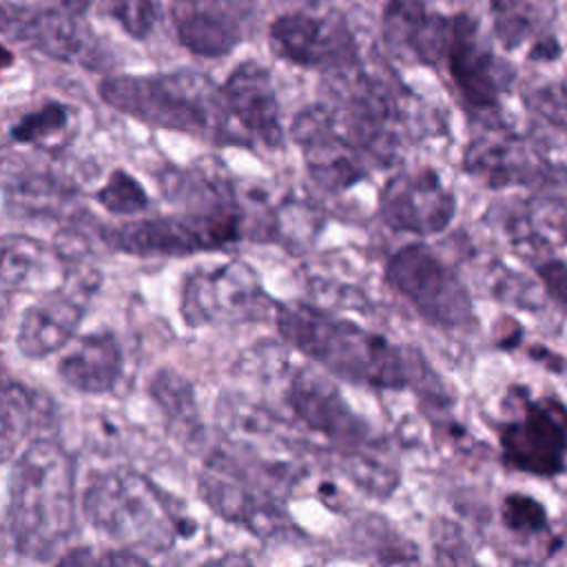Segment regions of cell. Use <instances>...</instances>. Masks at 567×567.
Here are the masks:
<instances>
[{
    "label": "cell",
    "instance_id": "obj_20",
    "mask_svg": "<svg viewBox=\"0 0 567 567\" xmlns=\"http://www.w3.org/2000/svg\"><path fill=\"white\" fill-rule=\"evenodd\" d=\"M60 377L84 394H104L115 388L122 372V350L113 334L97 332L78 339L60 359Z\"/></svg>",
    "mask_w": 567,
    "mask_h": 567
},
{
    "label": "cell",
    "instance_id": "obj_13",
    "mask_svg": "<svg viewBox=\"0 0 567 567\" xmlns=\"http://www.w3.org/2000/svg\"><path fill=\"white\" fill-rule=\"evenodd\" d=\"M0 188L24 215H62L75 199L73 184L47 159L20 151L0 153Z\"/></svg>",
    "mask_w": 567,
    "mask_h": 567
},
{
    "label": "cell",
    "instance_id": "obj_33",
    "mask_svg": "<svg viewBox=\"0 0 567 567\" xmlns=\"http://www.w3.org/2000/svg\"><path fill=\"white\" fill-rule=\"evenodd\" d=\"M11 64H13V53H11L7 47L0 44V71L7 69V66H11Z\"/></svg>",
    "mask_w": 567,
    "mask_h": 567
},
{
    "label": "cell",
    "instance_id": "obj_32",
    "mask_svg": "<svg viewBox=\"0 0 567 567\" xmlns=\"http://www.w3.org/2000/svg\"><path fill=\"white\" fill-rule=\"evenodd\" d=\"M20 22H22V13L13 11L11 4H4L0 0V31L11 35V38H18V31H20Z\"/></svg>",
    "mask_w": 567,
    "mask_h": 567
},
{
    "label": "cell",
    "instance_id": "obj_19",
    "mask_svg": "<svg viewBox=\"0 0 567 567\" xmlns=\"http://www.w3.org/2000/svg\"><path fill=\"white\" fill-rule=\"evenodd\" d=\"M66 275V259L47 244L27 235H7L0 241V286L49 292Z\"/></svg>",
    "mask_w": 567,
    "mask_h": 567
},
{
    "label": "cell",
    "instance_id": "obj_5",
    "mask_svg": "<svg viewBox=\"0 0 567 567\" xmlns=\"http://www.w3.org/2000/svg\"><path fill=\"white\" fill-rule=\"evenodd\" d=\"M385 279L434 326L461 328L472 321L467 288L458 275L423 244H410L394 252L388 261Z\"/></svg>",
    "mask_w": 567,
    "mask_h": 567
},
{
    "label": "cell",
    "instance_id": "obj_14",
    "mask_svg": "<svg viewBox=\"0 0 567 567\" xmlns=\"http://www.w3.org/2000/svg\"><path fill=\"white\" fill-rule=\"evenodd\" d=\"M228 113L239 126L268 146H279L284 140L279 102L270 73L257 62L239 64L221 89Z\"/></svg>",
    "mask_w": 567,
    "mask_h": 567
},
{
    "label": "cell",
    "instance_id": "obj_27",
    "mask_svg": "<svg viewBox=\"0 0 567 567\" xmlns=\"http://www.w3.org/2000/svg\"><path fill=\"white\" fill-rule=\"evenodd\" d=\"M97 202L115 215H133L148 206L144 188L124 171H115L109 182L97 190Z\"/></svg>",
    "mask_w": 567,
    "mask_h": 567
},
{
    "label": "cell",
    "instance_id": "obj_3",
    "mask_svg": "<svg viewBox=\"0 0 567 567\" xmlns=\"http://www.w3.org/2000/svg\"><path fill=\"white\" fill-rule=\"evenodd\" d=\"M100 95L115 111L144 124L190 133L206 140H235L221 91L193 71L159 75H115L100 84Z\"/></svg>",
    "mask_w": 567,
    "mask_h": 567
},
{
    "label": "cell",
    "instance_id": "obj_10",
    "mask_svg": "<svg viewBox=\"0 0 567 567\" xmlns=\"http://www.w3.org/2000/svg\"><path fill=\"white\" fill-rule=\"evenodd\" d=\"M292 135L301 146L310 177L323 190L339 193L363 179L370 159L334 128L321 104L297 115Z\"/></svg>",
    "mask_w": 567,
    "mask_h": 567
},
{
    "label": "cell",
    "instance_id": "obj_24",
    "mask_svg": "<svg viewBox=\"0 0 567 567\" xmlns=\"http://www.w3.org/2000/svg\"><path fill=\"white\" fill-rule=\"evenodd\" d=\"M71 128V111L64 104L51 102L29 115H24L11 131V137L16 142L35 144L42 148L53 151L58 142L69 133Z\"/></svg>",
    "mask_w": 567,
    "mask_h": 567
},
{
    "label": "cell",
    "instance_id": "obj_17",
    "mask_svg": "<svg viewBox=\"0 0 567 567\" xmlns=\"http://www.w3.org/2000/svg\"><path fill=\"white\" fill-rule=\"evenodd\" d=\"M465 168L489 186H509L545 177L543 153L509 131H487L465 151Z\"/></svg>",
    "mask_w": 567,
    "mask_h": 567
},
{
    "label": "cell",
    "instance_id": "obj_18",
    "mask_svg": "<svg viewBox=\"0 0 567 567\" xmlns=\"http://www.w3.org/2000/svg\"><path fill=\"white\" fill-rule=\"evenodd\" d=\"M84 315V297L78 288H55L22 312L18 348L29 359H44L64 348Z\"/></svg>",
    "mask_w": 567,
    "mask_h": 567
},
{
    "label": "cell",
    "instance_id": "obj_9",
    "mask_svg": "<svg viewBox=\"0 0 567 567\" xmlns=\"http://www.w3.org/2000/svg\"><path fill=\"white\" fill-rule=\"evenodd\" d=\"M456 210L452 190L445 188L436 171H405L385 182L379 195L381 219L403 233L432 235L447 228Z\"/></svg>",
    "mask_w": 567,
    "mask_h": 567
},
{
    "label": "cell",
    "instance_id": "obj_8",
    "mask_svg": "<svg viewBox=\"0 0 567 567\" xmlns=\"http://www.w3.org/2000/svg\"><path fill=\"white\" fill-rule=\"evenodd\" d=\"M264 292L255 272L239 261L195 270L182 290V315L188 326L244 321L259 312Z\"/></svg>",
    "mask_w": 567,
    "mask_h": 567
},
{
    "label": "cell",
    "instance_id": "obj_28",
    "mask_svg": "<svg viewBox=\"0 0 567 567\" xmlns=\"http://www.w3.org/2000/svg\"><path fill=\"white\" fill-rule=\"evenodd\" d=\"M501 516H503V525L512 534L538 536L547 529L545 507L527 494H507L503 498Z\"/></svg>",
    "mask_w": 567,
    "mask_h": 567
},
{
    "label": "cell",
    "instance_id": "obj_6",
    "mask_svg": "<svg viewBox=\"0 0 567 567\" xmlns=\"http://www.w3.org/2000/svg\"><path fill=\"white\" fill-rule=\"evenodd\" d=\"M241 235V215L217 213H179L168 217H153L131 221L106 233L113 248L137 257L162 255H190L197 250L221 248L237 241Z\"/></svg>",
    "mask_w": 567,
    "mask_h": 567
},
{
    "label": "cell",
    "instance_id": "obj_15",
    "mask_svg": "<svg viewBox=\"0 0 567 567\" xmlns=\"http://www.w3.org/2000/svg\"><path fill=\"white\" fill-rule=\"evenodd\" d=\"M290 403L301 421L343 447L370 445L365 423L350 410L339 390L315 374H299L290 385Z\"/></svg>",
    "mask_w": 567,
    "mask_h": 567
},
{
    "label": "cell",
    "instance_id": "obj_25",
    "mask_svg": "<svg viewBox=\"0 0 567 567\" xmlns=\"http://www.w3.org/2000/svg\"><path fill=\"white\" fill-rule=\"evenodd\" d=\"M423 0H390L383 16V33L390 47L410 55L412 40L425 20Z\"/></svg>",
    "mask_w": 567,
    "mask_h": 567
},
{
    "label": "cell",
    "instance_id": "obj_4",
    "mask_svg": "<svg viewBox=\"0 0 567 567\" xmlns=\"http://www.w3.org/2000/svg\"><path fill=\"white\" fill-rule=\"evenodd\" d=\"M84 512L100 534L126 549L166 551L193 529L171 498L131 467L97 472L84 492Z\"/></svg>",
    "mask_w": 567,
    "mask_h": 567
},
{
    "label": "cell",
    "instance_id": "obj_7",
    "mask_svg": "<svg viewBox=\"0 0 567 567\" xmlns=\"http://www.w3.org/2000/svg\"><path fill=\"white\" fill-rule=\"evenodd\" d=\"M503 461L525 474L551 478L567 461V408L554 396L523 394L518 416L501 430Z\"/></svg>",
    "mask_w": 567,
    "mask_h": 567
},
{
    "label": "cell",
    "instance_id": "obj_23",
    "mask_svg": "<svg viewBox=\"0 0 567 567\" xmlns=\"http://www.w3.org/2000/svg\"><path fill=\"white\" fill-rule=\"evenodd\" d=\"M38 414L35 396L18 385L0 388V463L9 461L22 441V436L33 427Z\"/></svg>",
    "mask_w": 567,
    "mask_h": 567
},
{
    "label": "cell",
    "instance_id": "obj_22",
    "mask_svg": "<svg viewBox=\"0 0 567 567\" xmlns=\"http://www.w3.org/2000/svg\"><path fill=\"white\" fill-rule=\"evenodd\" d=\"M494 29L505 47H516L551 18V0H489Z\"/></svg>",
    "mask_w": 567,
    "mask_h": 567
},
{
    "label": "cell",
    "instance_id": "obj_31",
    "mask_svg": "<svg viewBox=\"0 0 567 567\" xmlns=\"http://www.w3.org/2000/svg\"><path fill=\"white\" fill-rule=\"evenodd\" d=\"M538 275H540L547 292L556 301L567 303V266L563 261H547V264H540Z\"/></svg>",
    "mask_w": 567,
    "mask_h": 567
},
{
    "label": "cell",
    "instance_id": "obj_21",
    "mask_svg": "<svg viewBox=\"0 0 567 567\" xmlns=\"http://www.w3.org/2000/svg\"><path fill=\"white\" fill-rule=\"evenodd\" d=\"M18 40H27L42 53L64 62L86 60L89 49L93 47L91 31L80 22V13L62 7L22 13Z\"/></svg>",
    "mask_w": 567,
    "mask_h": 567
},
{
    "label": "cell",
    "instance_id": "obj_30",
    "mask_svg": "<svg viewBox=\"0 0 567 567\" xmlns=\"http://www.w3.org/2000/svg\"><path fill=\"white\" fill-rule=\"evenodd\" d=\"M532 109L551 126L567 128V80L554 82L536 91Z\"/></svg>",
    "mask_w": 567,
    "mask_h": 567
},
{
    "label": "cell",
    "instance_id": "obj_26",
    "mask_svg": "<svg viewBox=\"0 0 567 567\" xmlns=\"http://www.w3.org/2000/svg\"><path fill=\"white\" fill-rule=\"evenodd\" d=\"M151 394L173 423L190 427L188 423L193 421L195 403H193L190 385L179 374H175L171 370L157 372V377L153 379V385H151Z\"/></svg>",
    "mask_w": 567,
    "mask_h": 567
},
{
    "label": "cell",
    "instance_id": "obj_2",
    "mask_svg": "<svg viewBox=\"0 0 567 567\" xmlns=\"http://www.w3.org/2000/svg\"><path fill=\"white\" fill-rule=\"evenodd\" d=\"M281 337L323 365L328 372L359 385L399 390L410 383L401 350L385 337L306 303L277 310Z\"/></svg>",
    "mask_w": 567,
    "mask_h": 567
},
{
    "label": "cell",
    "instance_id": "obj_12",
    "mask_svg": "<svg viewBox=\"0 0 567 567\" xmlns=\"http://www.w3.org/2000/svg\"><path fill=\"white\" fill-rule=\"evenodd\" d=\"M173 22L179 42L195 55L230 53L252 18V0H175Z\"/></svg>",
    "mask_w": 567,
    "mask_h": 567
},
{
    "label": "cell",
    "instance_id": "obj_11",
    "mask_svg": "<svg viewBox=\"0 0 567 567\" xmlns=\"http://www.w3.org/2000/svg\"><path fill=\"white\" fill-rule=\"evenodd\" d=\"M272 51L299 66L341 69L352 64L354 44L339 18L286 13L270 27Z\"/></svg>",
    "mask_w": 567,
    "mask_h": 567
},
{
    "label": "cell",
    "instance_id": "obj_16",
    "mask_svg": "<svg viewBox=\"0 0 567 567\" xmlns=\"http://www.w3.org/2000/svg\"><path fill=\"white\" fill-rule=\"evenodd\" d=\"M447 60L458 91L472 106H496L498 95L505 89V73L492 51L478 40L476 24L465 16L452 20Z\"/></svg>",
    "mask_w": 567,
    "mask_h": 567
},
{
    "label": "cell",
    "instance_id": "obj_29",
    "mask_svg": "<svg viewBox=\"0 0 567 567\" xmlns=\"http://www.w3.org/2000/svg\"><path fill=\"white\" fill-rule=\"evenodd\" d=\"M109 11L120 22V27L137 40L148 38L157 22V9L153 0H111Z\"/></svg>",
    "mask_w": 567,
    "mask_h": 567
},
{
    "label": "cell",
    "instance_id": "obj_1",
    "mask_svg": "<svg viewBox=\"0 0 567 567\" xmlns=\"http://www.w3.org/2000/svg\"><path fill=\"white\" fill-rule=\"evenodd\" d=\"M75 527L73 458L53 441L31 443L9 485V532L31 560H53Z\"/></svg>",
    "mask_w": 567,
    "mask_h": 567
}]
</instances>
